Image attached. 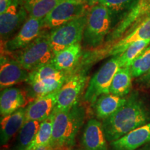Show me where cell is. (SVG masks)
<instances>
[{
    "instance_id": "obj_6",
    "label": "cell",
    "mask_w": 150,
    "mask_h": 150,
    "mask_svg": "<svg viewBox=\"0 0 150 150\" xmlns=\"http://www.w3.org/2000/svg\"><path fill=\"white\" fill-rule=\"evenodd\" d=\"M88 13L51 29L50 41L54 54L73 45L80 43L83 38Z\"/></svg>"
},
{
    "instance_id": "obj_18",
    "label": "cell",
    "mask_w": 150,
    "mask_h": 150,
    "mask_svg": "<svg viewBox=\"0 0 150 150\" xmlns=\"http://www.w3.org/2000/svg\"><path fill=\"white\" fill-rule=\"evenodd\" d=\"M81 54L80 43L73 45L54 54L51 63L58 70L69 72L77 65Z\"/></svg>"
},
{
    "instance_id": "obj_27",
    "label": "cell",
    "mask_w": 150,
    "mask_h": 150,
    "mask_svg": "<svg viewBox=\"0 0 150 150\" xmlns=\"http://www.w3.org/2000/svg\"><path fill=\"white\" fill-rule=\"evenodd\" d=\"M139 0H101L102 4L110 11L112 17L126 11H130L138 4Z\"/></svg>"
},
{
    "instance_id": "obj_19",
    "label": "cell",
    "mask_w": 150,
    "mask_h": 150,
    "mask_svg": "<svg viewBox=\"0 0 150 150\" xmlns=\"http://www.w3.org/2000/svg\"><path fill=\"white\" fill-rule=\"evenodd\" d=\"M127 99L110 93L101 95L93 104L95 115L102 120L107 119L125 104Z\"/></svg>"
},
{
    "instance_id": "obj_11",
    "label": "cell",
    "mask_w": 150,
    "mask_h": 150,
    "mask_svg": "<svg viewBox=\"0 0 150 150\" xmlns=\"http://www.w3.org/2000/svg\"><path fill=\"white\" fill-rule=\"evenodd\" d=\"M29 16L22 4V0H12L11 5L2 14H0V34L4 42L13 36L19 31Z\"/></svg>"
},
{
    "instance_id": "obj_16",
    "label": "cell",
    "mask_w": 150,
    "mask_h": 150,
    "mask_svg": "<svg viewBox=\"0 0 150 150\" xmlns=\"http://www.w3.org/2000/svg\"><path fill=\"white\" fill-rule=\"evenodd\" d=\"M27 104L26 94L18 88H7L1 91L0 95L1 116L10 115Z\"/></svg>"
},
{
    "instance_id": "obj_3",
    "label": "cell",
    "mask_w": 150,
    "mask_h": 150,
    "mask_svg": "<svg viewBox=\"0 0 150 150\" xmlns=\"http://www.w3.org/2000/svg\"><path fill=\"white\" fill-rule=\"evenodd\" d=\"M150 40V14L142 19L136 27L131 29L128 34L125 35L120 40L105 46L104 47H100L97 48L98 50L89 52L82 60L81 66L83 67V70H85L88 65L100 61L101 59L108 56L120 55L132 43L140 40Z\"/></svg>"
},
{
    "instance_id": "obj_21",
    "label": "cell",
    "mask_w": 150,
    "mask_h": 150,
    "mask_svg": "<svg viewBox=\"0 0 150 150\" xmlns=\"http://www.w3.org/2000/svg\"><path fill=\"white\" fill-rule=\"evenodd\" d=\"M63 0H22L29 17L44 19Z\"/></svg>"
},
{
    "instance_id": "obj_35",
    "label": "cell",
    "mask_w": 150,
    "mask_h": 150,
    "mask_svg": "<svg viewBox=\"0 0 150 150\" xmlns=\"http://www.w3.org/2000/svg\"><path fill=\"white\" fill-rule=\"evenodd\" d=\"M76 1H81V2H85V3H87V1H88V0H76Z\"/></svg>"
},
{
    "instance_id": "obj_30",
    "label": "cell",
    "mask_w": 150,
    "mask_h": 150,
    "mask_svg": "<svg viewBox=\"0 0 150 150\" xmlns=\"http://www.w3.org/2000/svg\"><path fill=\"white\" fill-rule=\"evenodd\" d=\"M35 150H56V149H55V148H54L51 144H48V145H45L41 146V147H39Z\"/></svg>"
},
{
    "instance_id": "obj_26",
    "label": "cell",
    "mask_w": 150,
    "mask_h": 150,
    "mask_svg": "<svg viewBox=\"0 0 150 150\" xmlns=\"http://www.w3.org/2000/svg\"><path fill=\"white\" fill-rule=\"evenodd\" d=\"M130 70L133 77L138 78L150 71V45L131 63Z\"/></svg>"
},
{
    "instance_id": "obj_1",
    "label": "cell",
    "mask_w": 150,
    "mask_h": 150,
    "mask_svg": "<svg viewBox=\"0 0 150 150\" xmlns=\"http://www.w3.org/2000/svg\"><path fill=\"white\" fill-rule=\"evenodd\" d=\"M149 122L150 108L134 93L113 115L103 120L102 126L106 140L110 142Z\"/></svg>"
},
{
    "instance_id": "obj_2",
    "label": "cell",
    "mask_w": 150,
    "mask_h": 150,
    "mask_svg": "<svg viewBox=\"0 0 150 150\" xmlns=\"http://www.w3.org/2000/svg\"><path fill=\"white\" fill-rule=\"evenodd\" d=\"M85 110L76 105L69 110H54L51 145L55 149L71 147L83 125Z\"/></svg>"
},
{
    "instance_id": "obj_24",
    "label": "cell",
    "mask_w": 150,
    "mask_h": 150,
    "mask_svg": "<svg viewBox=\"0 0 150 150\" xmlns=\"http://www.w3.org/2000/svg\"><path fill=\"white\" fill-rule=\"evenodd\" d=\"M54 110L50 117L41 122L40 128L38 131L34 140L31 142L27 150H35L41 146L51 143L53 130Z\"/></svg>"
},
{
    "instance_id": "obj_7",
    "label": "cell",
    "mask_w": 150,
    "mask_h": 150,
    "mask_svg": "<svg viewBox=\"0 0 150 150\" xmlns=\"http://www.w3.org/2000/svg\"><path fill=\"white\" fill-rule=\"evenodd\" d=\"M119 59L120 55L112 56L93 75L84 94L85 102L93 105L101 95L110 93L112 79L121 67Z\"/></svg>"
},
{
    "instance_id": "obj_22",
    "label": "cell",
    "mask_w": 150,
    "mask_h": 150,
    "mask_svg": "<svg viewBox=\"0 0 150 150\" xmlns=\"http://www.w3.org/2000/svg\"><path fill=\"white\" fill-rule=\"evenodd\" d=\"M70 74H69V72L56 69L50 62L47 64L43 65L42 66L37 67V68L29 72V77H28L26 82L29 84L43 80L66 77Z\"/></svg>"
},
{
    "instance_id": "obj_20",
    "label": "cell",
    "mask_w": 150,
    "mask_h": 150,
    "mask_svg": "<svg viewBox=\"0 0 150 150\" xmlns=\"http://www.w3.org/2000/svg\"><path fill=\"white\" fill-rule=\"evenodd\" d=\"M132 78L130 67H120L112 79L110 93L125 97L131 91Z\"/></svg>"
},
{
    "instance_id": "obj_23",
    "label": "cell",
    "mask_w": 150,
    "mask_h": 150,
    "mask_svg": "<svg viewBox=\"0 0 150 150\" xmlns=\"http://www.w3.org/2000/svg\"><path fill=\"white\" fill-rule=\"evenodd\" d=\"M40 122L26 121L19 131L15 150H27L34 140L40 126Z\"/></svg>"
},
{
    "instance_id": "obj_25",
    "label": "cell",
    "mask_w": 150,
    "mask_h": 150,
    "mask_svg": "<svg viewBox=\"0 0 150 150\" xmlns=\"http://www.w3.org/2000/svg\"><path fill=\"white\" fill-rule=\"evenodd\" d=\"M150 45V40H140L130 45L127 50L120 55V65L121 67H130L137 56Z\"/></svg>"
},
{
    "instance_id": "obj_28",
    "label": "cell",
    "mask_w": 150,
    "mask_h": 150,
    "mask_svg": "<svg viewBox=\"0 0 150 150\" xmlns=\"http://www.w3.org/2000/svg\"><path fill=\"white\" fill-rule=\"evenodd\" d=\"M12 0H0V14H2L11 5Z\"/></svg>"
},
{
    "instance_id": "obj_4",
    "label": "cell",
    "mask_w": 150,
    "mask_h": 150,
    "mask_svg": "<svg viewBox=\"0 0 150 150\" xmlns=\"http://www.w3.org/2000/svg\"><path fill=\"white\" fill-rule=\"evenodd\" d=\"M8 54L29 72L47 64L54 55L50 45V32L44 31L24 48Z\"/></svg>"
},
{
    "instance_id": "obj_15",
    "label": "cell",
    "mask_w": 150,
    "mask_h": 150,
    "mask_svg": "<svg viewBox=\"0 0 150 150\" xmlns=\"http://www.w3.org/2000/svg\"><path fill=\"white\" fill-rule=\"evenodd\" d=\"M82 143L86 150H108L102 122L93 118L88 121L82 135Z\"/></svg>"
},
{
    "instance_id": "obj_5",
    "label": "cell",
    "mask_w": 150,
    "mask_h": 150,
    "mask_svg": "<svg viewBox=\"0 0 150 150\" xmlns=\"http://www.w3.org/2000/svg\"><path fill=\"white\" fill-rule=\"evenodd\" d=\"M112 23L110 11L102 4L94 6L88 11L83 33L84 45L95 49L102 45Z\"/></svg>"
},
{
    "instance_id": "obj_29",
    "label": "cell",
    "mask_w": 150,
    "mask_h": 150,
    "mask_svg": "<svg viewBox=\"0 0 150 150\" xmlns=\"http://www.w3.org/2000/svg\"><path fill=\"white\" fill-rule=\"evenodd\" d=\"M138 82L140 84H142V85H145L147 86L150 85V71L146 74L140 76L139 80H138Z\"/></svg>"
},
{
    "instance_id": "obj_13",
    "label": "cell",
    "mask_w": 150,
    "mask_h": 150,
    "mask_svg": "<svg viewBox=\"0 0 150 150\" xmlns=\"http://www.w3.org/2000/svg\"><path fill=\"white\" fill-rule=\"evenodd\" d=\"M57 91L38 97L25 108L26 121L42 122L52 115L57 104Z\"/></svg>"
},
{
    "instance_id": "obj_8",
    "label": "cell",
    "mask_w": 150,
    "mask_h": 150,
    "mask_svg": "<svg viewBox=\"0 0 150 150\" xmlns=\"http://www.w3.org/2000/svg\"><path fill=\"white\" fill-rule=\"evenodd\" d=\"M88 80V77L84 70L71 73L58 91L56 109L69 110L78 105Z\"/></svg>"
},
{
    "instance_id": "obj_34",
    "label": "cell",
    "mask_w": 150,
    "mask_h": 150,
    "mask_svg": "<svg viewBox=\"0 0 150 150\" xmlns=\"http://www.w3.org/2000/svg\"><path fill=\"white\" fill-rule=\"evenodd\" d=\"M56 150H70V147H63V148H60V149H57Z\"/></svg>"
},
{
    "instance_id": "obj_14",
    "label": "cell",
    "mask_w": 150,
    "mask_h": 150,
    "mask_svg": "<svg viewBox=\"0 0 150 150\" xmlns=\"http://www.w3.org/2000/svg\"><path fill=\"white\" fill-rule=\"evenodd\" d=\"M150 142V122L110 142L112 150H136Z\"/></svg>"
},
{
    "instance_id": "obj_32",
    "label": "cell",
    "mask_w": 150,
    "mask_h": 150,
    "mask_svg": "<svg viewBox=\"0 0 150 150\" xmlns=\"http://www.w3.org/2000/svg\"><path fill=\"white\" fill-rule=\"evenodd\" d=\"M136 150H150V142L146 144L145 145L142 146V147H141L140 148H139V149H138Z\"/></svg>"
},
{
    "instance_id": "obj_12",
    "label": "cell",
    "mask_w": 150,
    "mask_h": 150,
    "mask_svg": "<svg viewBox=\"0 0 150 150\" xmlns=\"http://www.w3.org/2000/svg\"><path fill=\"white\" fill-rule=\"evenodd\" d=\"M29 71L24 68L11 56L1 54L0 59V88H11L17 83L27 81Z\"/></svg>"
},
{
    "instance_id": "obj_9",
    "label": "cell",
    "mask_w": 150,
    "mask_h": 150,
    "mask_svg": "<svg viewBox=\"0 0 150 150\" xmlns=\"http://www.w3.org/2000/svg\"><path fill=\"white\" fill-rule=\"evenodd\" d=\"M87 4L76 0H63L43 19L45 29H52L87 14Z\"/></svg>"
},
{
    "instance_id": "obj_31",
    "label": "cell",
    "mask_w": 150,
    "mask_h": 150,
    "mask_svg": "<svg viewBox=\"0 0 150 150\" xmlns=\"http://www.w3.org/2000/svg\"><path fill=\"white\" fill-rule=\"evenodd\" d=\"M100 1H101V0H88L87 3H86V4H87L88 6L92 8V7L98 4Z\"/></svg>"
},
{
    "instance_id": "obj_10",
    "label": "cell",
    "mask_w": 150,
    "mask_h": 150,
    "mask_svg": "<svg viewBox=\"0 0 150 150\" xmlns=\"http://www.w3.org/2000/svg\"><path fill=\"white\" fill-rule=\"evenodd\" d=\"M44 29L43 19L29 17L16 34L4 42V51L12 53L22 50L36 39Z\"/></svg>"
},
{
    "instance_id": "obj_33",
    "label": "cell",
    "mask_w": 150,
    "mask_h": 150,
    "mask_svg": "<svg viewBox=\"0 0 150 150\" xmlns=\"http://www.w3.org/2000/svg\"><path fill=\"white\" fill-rule=\"evenodd\" d=\"M149 1H150V0H139L137 4L142 5V4H146V3L149 2Z\"/></svg>"
},
{
    "instance_id": "obj_17",
    "label": "cell",
    "mask_w": 150,
    "mask_h": 150,
    "mask_svg": "<svg viewBox=\"0 0 150 150\" xmlns=\"http://www.w3.org/2000/svg\"><path fill=\"white\" fill-rule=\"evenodd\" d=\"M26 122L25 108H22L10 115L1 117V145H5L20 131Z\"/></svg>"
}]
</instances>
